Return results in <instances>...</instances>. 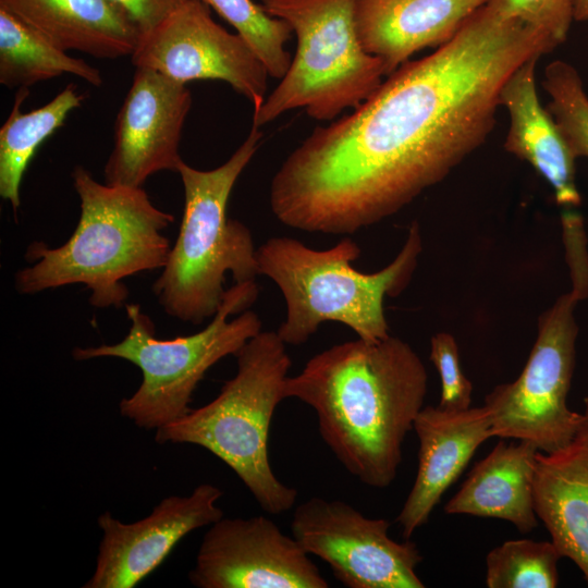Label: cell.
I'll return each mask as SVG.
<instances>
[{
	"label": "cell",
	"instance_id": "obj_1",
	"mask_svg": "<svg viewBox=\"0 0 588 588\" xmlns=\"http://www.w3.org/2000/svg\"><path fill=\"white\" fill-rule=\"evenodd\" d=\"M555 48L487 2L450 41L401 64L286 157L271 181L274 217L309 233L353 234L399 212L486 142L510 75Z\"/></svg>",
	"mask_w": 588,
	"mask_h": 588
},
{
	"label": "cell",
	"instance_id": "obj_2",
	"mask_svg": "<svg viewBox=\"0 0 588 588\" xmlns=\"http://www.w3.org/2000/svg\"><path fill=\"white\" fill-rule=\"evenodd\" d=\"M427 388V369L408 343L357 338L316 354L287 377L285 399L314 409L322 440L352 476L384 489L397 475Z\"/></svg>",
	"mask_w": 588,
	"mask_h": 588
},
{
	"label": "cell",
	"instance_id": "obj_3",
	"mask_svg": "<svg viewBox=\"0 0 588 588\" xmlns=\"http://www.w3.org/2000/svg\"><path fill=\"white\" fill-rule=\"evenodd\" d=\"M81 215L71 237L57 248L28 245L30 266L16 272L20 294L83 284L98 308L122 307L128 290L123 279L163 268L171 249L163 234L174 217L157 208L143 187L97 182L83 167L72 172Z\"/></svg>",
	"mask_w": 588,
	"mask_h": 588
},
{
	"label": "cell",
	"instance_id": "obj_4",
	"mask_svg": "<svg viewBox=\"0 0 588 588\" xmlns=\"http://www.w3.org/2000/svg\"><path fill=\"white\" fill-rule=\"evenodd\" d=\"M421 253L419 225L413 223L396 257L383 269L359 272L352 266L360 248L351 237L327 249L278 236L256 250L259 275L280 289L286 315L277 333L287 345H301L327 321L341 322L358 339L378 342L390 335L385 296L399 295L408 284Z\"/></svg>",
	"mask_w": 588,
	"mask_h": 588
},
{
	"label": "cell",
	"instance_id": "obj_5",
	"mask_svg": "<svg viewBox=\"0 0 588 588\" xmlns=\"http://www.w3.org/2000/svg\"><path fill=\"white\" fill-rule=\"evenodd\" d=\"M261 138L262 132L252 125L233 155L211 170L180 163L183 217L168 260L152 285L169 316L200 324L218 311L228 272L236 283L255 281L259 275L252 232L243 222L228 218L226 208L234 184Z\"/></svg>",
	"mask_w": 588,
	"mask_h": 588
},
{
	"label": "cell",
	"instance_id": "obj_6",
	"mask_svg": "<svg viewBox=\"0 0 588 588\" xmlns=\"http://www.w3.org/2000/svg\"><path fill=\"white\" fill-rule=\"evenodd\" d=\"M237 370L206 405L158 428L159 444H194L225 463L268 514L291 510L297 490L274 475L268 455L270 424L285 399L291 367L277 331H260L236 353Z\"/></svg>",
	"mask_w": 588,
	"mask_h": 588
},
{
	"label": "cell",
	"instance_id": "obj_7",
	"mask_svg": "<svg viewBox=\"0 0 588 588\" xmlns=\"http://www.w3.org/2000/svg\"><path fill=\"white\" fill-rule=\"evenodd\" d=\"M258 294L256 281L235 282L203 330L169 340L157 339L152 320L138 304H126L131 327L124 339L111 345L75 347L73 358L117 357L137 366L140 385L120 402L119 411L138 428L157 430L186 415L208 369L229 355L235 356L261 331L259 316L248 310Z\"/></svg>",
	"mask_w": 588,
	"mask_h": 588
},
{
	"label": "cell",
	"instance_id": "obj_8",
	"mask_svg": "<svg viewBox=\"0 0 588 588\" xmlns=\"http://www.w3.org/2000/svg\"><path fill=\"white\" fill-rule=\"evenodd\" d=\"M297 39L295 56L279 85L254 111L260 127L302 108L319 121L357 108L387 76L381 59L365 51L356 28V0H261Z\"/></svg>",
	"mask_w": 588,
	"mask_h": 588
},
{
	"label": "cell",
	"instance_id": "obj_9",
	"mask_svg": "<svg viewBox=\"0 0 588 588\" xmlns=\"http://www.w3.org/2000/svg\"><path fill=\"white\" fill-rule=\"evenodd\" d=\"M579 301L571 290L542 313L519 376L497 385L485 397L492 437L526 441L550 453L571 442L587 420L567 405L576 364L575 309Z\"/></svg>",
	"mask_w": 588,
	"mask_h": 588
},
{
	"label": "cell",
	"instance_id": "obj_10",
	"mask_svg": "<svg viewBox=\"0 0 588 588\" xmlns=\"http://www.w3.org/2000/svg\"><path fill=\"white\" fill-rule=\"evenodd\" d=\"M390 525L366 517L344 501L313 497L294 510L291 532L345 587L424 588L416 573L422 561L417 544L392 539Z\"/></svg>",
	"mask_w": 588,
	"mask_h": 588
},
{
	"label": "cell",
	"instance_id": "obj_11",
	"mask_svg": "<svg viewBox=\"0 0 588 588\" xmlns=\"http://www.w3.org/2000/svg\"><path fill=\"white\" fill-rule=\"evenodd\" d=\"M179 83L219 79L248 99L254 111L266 99L269 73L249 44L230 33L199 0H187L151 30L140 35L131 56Z\"/></svg>",
	"mask_w": 588,
	"mask_h": 588
},
{
	"label": "cell",
	"instance_id": "obj_12",
	"mask_svg": "<svg viewBox=\"0 0 588 588\" xmlns=\"http://www.w3.org/2000/svg\"><path fill=\"white\" fill-rule=\"evenodd\" d=\"M188 579L197 588L329 587L297 540L264 515L211 524Z\"/></svg>",
	"mask_w": 588,
	"mask_h": 588
},
{
	"label": "cell",
	"instance_id": "obj_13",
	"mask_svg": "<svg viewBox=\"0 0 588 588\" xmlns=\"http://www.w3.org/2000/svg\"><path fill=\"white\" fill-rule=\"evenodd\" d=\"M192 95L179 83L147 68H135L119 110L105 183L142 187L159 171L177 172L180 142Z\"/></svg>",
	"mask_w": 588,
	"mask_h": 588
},
{
	"label": "cell",
	"instance_id": "obj_14",
	"mask_svg": "<svg viewBox=\"0 0 588 588\" xmlns=\"http://www.w3.org/2000/svg\"><path fill=\"white\" fill-rule=\"evenodd\" d=\"M222 490L200 483L188 495L162 499L146 517L123 523L110 512L98 516L102 537L96 567L84 588H133L168 558L195 529L223 517L217 505Z\"/></svg>",
	"mask_w": 588,
	"mask_h": 588
},
{
	"label": "cell",
	"instance_id": "obj_15",
	"mask_svg": "<svg viewBox=\"0 0 588 588\" xmlns=\"http://www.w3.org/2000/svg\"><path fill=\"white\" fill-rule=\"evenodd\" d=\"M413 429L419 441L418 468L395 518L405 539L428 522L441 497L476 450L492 437L491 416L485 405L461 411L424 406Z\"/></svg>",
	"mask_w": 588,
	"mask_h": 588
},
{
	"label": "cell",
	"instance_id": "obj_16",
	"mask_svg": "<svg viewBox=\"0 0 588 588\" xmlns=\"http://www.w3.org/2000/svg\"><path fill=\"white\" fill-rule=\"evenodd\" d=\"M488 0H356L359 41L387 76L425 49L450 41Z\"/></svg>",
	"mask_w": 588,
	"mask_h": 588
},
{
	"label": "cell",
	"instance_id": "obj_17",
	"mask_svg": "<svg viewBox=\"0 0 588 588\" xmlns=\"http://www.w3.org/2000/svg\"><path fill=\"white\" fill-rule=\"evenodd\" d=\"M532 58L518 66L504 83L500 107L509 113L510 126L504 148L528 162L552 187L556 203L572 208L580 205L576 185V158L537 93Z\"/></svg>",
	"mask_w": 588,
	"mask_h": 588
},
{
	"label": "cell",
	"instance_id": "obj_18",
	"mask_svg": "<svg viewBox=\"0 0 588 588\" xmlns=\"http://www.w3.org/2000/svg\"><path fill=\"white\" fill-rule=\"evenodd\" d=\"M534 502L551 541L588 584V418L566 445L537 452Z\"/></svg>",
	"mask_w": 588,
	"mask_h": 588
},
{
	"label": "cell",
	"instance_id": "obj_19",
	"mask_svg": "<svg viewBox=\"0 0 588 588\" xmlns=\"http://www.w3.org/2000/svg\"><path fill=\"white\" fill-rule=\"evenodd\" d=\"M3 8L61 49L98 59L132 56L140 32L111 0H0Z\"/></svg>",
	"mask_w": 588,
	"mask_h": 588
},
{
	"label": "cell",
	"instance_id": "obj_20",
	"mask_svg": "<svg viewBox=\"0 0 588 588\" xmlns=\"http://www.w3.org/2000/svg\"><path fill=\"white\" fill-rule=\"evenodd\" d=\"M539 450L529 442L503 440L476 463L461 489L444 505L446 514L507 520L520 532L538 525L534 476Z\"/></svg>",
	"mask_w": 588,
	"mask_h": 588
},
{
	"label": "cell",
	"instance_id": "obj_21",
	"mask_svg": "<svg viewBox=\"0 0 588 588\" xmlns=\"http://www.w3.org/2000/svg\"><path fill=\"white\" fill-rule=\"evenodd\" d=\"M28 95L27 87L19 88L0 128V196L14 209L20 207L22 180L36 150L84 101V95L70 84L45 106L23 112L21 107Z\"/></svg>",
	"mask_w": 588,
	"mask_h": 588
},
{
	"label": "cell",
	"instance_id": "obj_22",
	"mask_svg": "<svg viewBox=\"0 0 588 588\" xmlns=\"http://www.w3.org/2000/svg\"><path fill=\"white\" fill-rule=\"evenodd\" d=\"M63 74L99 87V70L73 58L27 23L0 8V84L9 88L29 87Z\"/></svg>",
	"mask_w": 588,
	"mask_h": 588
},
{
	"label": "cell",
	"instance_id": "obj_23",
	"mask_svg": "<svg viewBox=\"0 0 588 588\" xmlns=\"http://www.w3.org/2000/svg\"><path fill=\"white\" fill-rule=\"evenodd\" d=\"M561 553L550 541L507 540L486 556L489 588H554Z\"/></svg>",
	"mask_w": 588,
	"mask_h": 588
},
{
	"label": "cell",
	"instance_id": "obj_24",
	"mask_svg": "<svg viewBox=\"0 0 588 588\" xmlns=\"http://www.w3.org/2000/svg\"><path fill=\"white\" fill-rule=\"evenodd\" d=\"M213 9L253 48L269 76L282 78L292 57L285 48L292 28L283 20L268 14L253 0H199Z\"/></svg>",
	"mask_w": 588,
	"mask_h": 588
},
{
	"label": "cell",
	"instance_id": "obj_25",
	"mask_svg": "<svg viewBox=\"0 0 588 588\" xmlns=\"http://www.w3.org/2000/svg\"><path fill=\"white\" fill-rule=\"evenodd\" d=\"M542 87L550 97L548 111L576 159H588V95L574 65L553 60L543 72Z\"/></svg>",
	"mask_w": 588,
	"mask_h": 588
},
{
	"label": "cell",
	"instance_id": "obj_26",
	"mask_svg": "<svg viewBox=\"0 0 588 588\" xmlns=\"http://www.w3.org/2000/svg\"><path fill=\"white\" fill-rule=\"evenodd\" d=\"M505 17L517 19L546 34L556 47L574 21V0H488Z\"/></svg>",
	"mask_w": 588,
	"mask_h": 588
},
{
	"label": "cell",
	"instance_id": "obj_27",
	"mask_svg": "<svg viewBox=\"0 0 588 588\" xmlns=\"http://www.w3.org/2000/svg\"><path fill=\"white\" fill-rule=\"evenodd\" d=\"M430 360L441 381L439 406L452 411L470 407L473 385L461 368L458 346L452 334L439 332L431 338Z\"/></svg>",
	"mask_w": 588,
	"mask_h": 588
},
{
	"label": "cell",
	"instance_id": "obj_28",
	"mask_svg": "<svg viewBox=\"0 0 588 588\" xmlns=\"http://www.w3.org/2000/svg\"><path fill=\"white\" fill-rule=\"evenodd\" d=\"M137 26L140 35L151 30L187 0H111Z\"/></svg>",
	"mask_w": 588,
	"mask_h": 588
},
{
	"label": "cell",
	"instance_id": "obj_29",
	"mask_svg": "<svg viewBox=\"0 0 588 588\" xmlns=\"http://www.w3.org/2000/svg\"><path fill=\"white\" fill-rule=\"evenodd\" d=\"M574 21H588V0H574Z\"/></svg>",
	"mask_w": 588,
	"mask_h": 588
},
{
	"label": "cell",
	"instance_id": "obj_30",
	"mask_svg": "<svg viewBox=\"0 0 588 588\" xmlns=\"http://www.w3.org/2000/svg\"><path fill=\"white\" fill-rule=\"evenodd\" d=\"M584 415L588 418V395L584 400Z\"/></svg>",
	"mask_w": 588,
	"mask_h": 588
}]
</instances>
